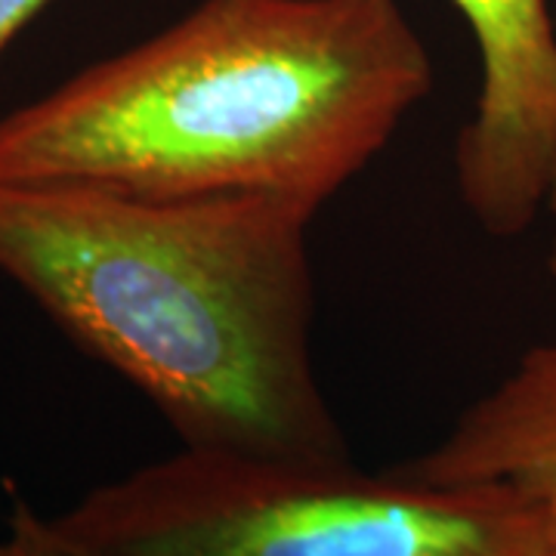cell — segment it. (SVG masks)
Listing matches in <instances>:
<instances>
[{"instance_id": "6da1fadb", "label": "cell", "mask_w": 556, "mask_h": 556, "mask_svg": "<svg viewBox=\"0 0 556 556\" xmlns=\"http://www.w3.org/2000/svg\"><path fill=\"white\" fill-rule=\"evenodd\" d=\"M433 90L399 0H201L0 118V182L321 211Z\"/></svg>"}, {"instance_id": "7a4b0ae2", "label": "cell", "mask_w": 556, "mask_h": 556, "mask_svg": "<svg viewBox=\"0 0 556 556\" xmlns=\"http://www.w3.org/2000/svg\"><path fill=\"white\" fill-rule=\"evenodd\" d=\"M316 211L0 182V273L170 424L182 448L350 464L313 358Z\"/></svg>"}, {"instance_id": "3957f363", "label": "cell", "mask_w": 556, "mask_h": 556, "mask_svg": "<svg viewBox=\"0 0 556 556\" xmlns=\"http://www.w3.org/2000/svg\"><path fill=\"white\" fill-rule=\"evenodd\" d=\"M84 556H547V517L507 482L182 448L47 514Z\"/></svg>"}, {"instance_id": "277c9868", "label": "cell", "mask_w": 556, "mask_h": 556, "mask_svg": "<svg viewBox=\"0 0 556 556\" xmlns=\"http://www.w3.org/2000/svg\"><path fill=\"white\" fill-rule=\"evenodd\" d=\"M479 47L473 118L455 142L457 195L492 239L544 211L556 161V31L547 0H452Z\"/></svg>"}, {"instance_id": "5b68a950", "label": "cell", "mask_w": 556, "mask_h": 556, "mask_svg": "<svg viewBox=\"0 0 556 556\" xmlns=\"http://www.w3.org/2000/svg\"><path fill=\"white\" fill-rule=\"evenodd\" d=\"M393 473L424 482H507L547 517L556 556V343L522 353L517 368L473 402L448 437Z\"/></svg>"}, {"instance_id": "8992f818", "label": "cell", "mask_w": 556, "mask_h": 556, "mask_svg": "<svg viewBox=\"0 0 556 556\" xmlns=\"http://www.w3.org/2000/svg\"><path fill=\"white\" fill-rule=\"evenodd\" d=\"M0 556H84L53 529L47 514L28 504H13L0 532Z\"/></svg>"}, {"instance_id": "52a82bcc", "label": "cell", "mask_w": 556, "mask_h": 556, "mask_svg": "<svg viewBox=\"0 0 556 556\" xmlns=\"http://www.w3.org/2000/svg\"><path fill=\"white\" fill-rule=\"evenodd\" d=\"M47 0H0V50L16 38L22 25L35 20Z\"/></svg>"}, {"instance_id": "ba28073f", "label": "cell", "mask_w": 556, "mask_h": 556, "mask_svg": "<svg viewBox=\"0 0 556 556\" xmlns=\"http://www.w3.org/2000/svg\"><path fill=\"white\" fill-rule=\"evenodd\" d=\"M544 207H547V211L556 217V161H554V177H551V189H547V201H544Z\"/></svg>"}, {"instance_id": "9c48e42d", "label": "cell", "mask_w": 556, "mask_h": 556, "mask_svg": "<svg viewBox=\"0 0 556 556\" xmlns=\"http://www.w3.org/2000/svg\"><path fill=\"white\" fill-rule=\"evenodd\" d=\"M547 269H551V276H554L556 281V241H554V248H551V257H547Z\"/></svg>"}]
</instances>
